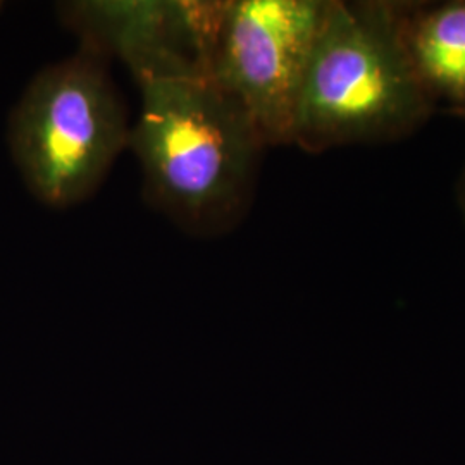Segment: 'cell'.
Masks as SVG:
<instances>
[{
  "label": "cell",
  "mask_w": 465,
  "mask_h": 465,
  "mask_svg": "<svg viewBox=\"0 0 465 465\" xmlns=\"http://www.w3.org/2000/svg\"><path fill=\"white\" fill-rule=\"evenodd\" d=\"M128 140L123 102L88 49L40 71L9 119V147L25 183L57 209L92 195Z\"/></svg>",
  "instance_id": "obj_3"
},
{
  "label": "cell",
  "mask_w": 465,
  "mask_h": 465,
  "mask_svg": "<svg viewBox=\"0 0 465 465\" xmlns=\"http://www.w3.org/2000/svg\"><path fill=\"white\" fill-rule=\"evenodd\" d=\"M464 114H465V113H464Z\"/></svg>",
  "instance_id": "obj_8"
},
{
  "label": "cell",
  "mask_w": 465,
  "mask_h": 465,
  "mask_svg": "<svg viewBox=\"0 0 465 465\" xmlns=\"http://www.w3.org/2000/svg\"><path fill=\"white\" fill-rule=\"evenodd\" d=\"M405 44L426 92L465 113V0L403 17Z\"/></svg>",
  "instance_id": "obj_6"
},
{
  "label": "cell",
  "mask_w": 465,
  "mask_h": 465,
  "mask_svg": "<svg viewBox=\"0 0 465 465\" xmlns=\"http://www.w3.org/2000/svg\"><path fill=\"white\" fill-rule=\"evenodd\" d=\"M330 0L228 2L209 59L264 145H293L300 92Z\"/></svg>",
  "instance_id": "obj_4"
},
{
  "label": "cell",
  "mask_w": 465,
  "mask_h": 465,
  "mask_svg": "<svg viewBox=\"0 0 465 465\" xmlns=\"http://www.w3.org/2000/svg\"><path fill=\"white\" fill-rule=\"evenodd\" d=\"M228 2H78L66 7L90 50L117 52L126 64L174 54L209 66Z\"/></svg>",
  "instance_id": "obj_5"
},
{
  "label": "cell",
  "mask_w": 465,
  "mask_h": 465,
  "mask_svg": "<svg viewBox=\"0 0 465 465\" xmlns=\"http://www.w3.org/2000/svg\"><path fill=\"white\" fill-rule=\"evenodd\" d=\"M460 207H462V213H464L465 217V173L462 183H460Z\"/></svg>",
  "instance_id": "obj_7"
},
{
  "label": "cell",
  "mask_w": 465,
  "mask_h": 465,
  "mask_svg": "<svg viewBox=\"0 0 465 465\" xmlns=\"http://www.w3.org/2000/svg\"><path fill=\"white\" fill-rule=\"evenodd\" d=\"M431 104L399 9L330 0L302 84L293 145L322 152L397 140L430 117Z\"/></svg>",
  "instance_id": "obj_2"
},
{
  "label": "cell",
  "mask_w": 465,
  "mask_h": 465,
  "mask_svg": "<svg viewBox=\"0 0 465 465\" xmlns=\"http://www.w3.org/2000/svg\"><path fill=\"white\" fill-rule=\"evenodd\" d=\"M128 66L142 95L128 147L149 199L188 232L230 230L252 199L261 134L205 64L164 54Z\"/></svg>",
  "instance_id": "obj_1"
}]
</instances>
